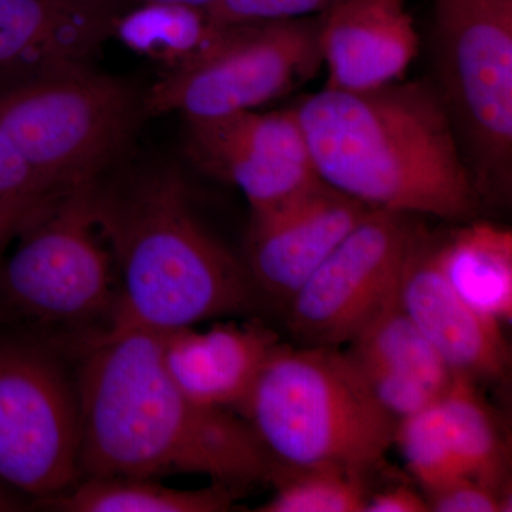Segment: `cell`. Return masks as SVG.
Returning <instances> with one entry per match:
<instances>
[{"mask_svg":"<svg viewBox=\"0 0 512 512\" xmlns=\"http://www.w3.org/2000/svg\"><path fill=\"white\" fill-rule=\"evenodd\" d=\"M82 478L197 474L239 490L275 463L247 421L192 402L163 362L161 333H104L77 367Z\"/></svg>","mask_w":512,"mask_h":512,"instance_id":"6da1fadb","label":"cell"},{"mask_svg":"<svg viewBox=\"0 0 512 512\" xmlns=\"http://www.w3.org/2000/svg\"><path fill=\"white\" fill-rule=\"evenodd\" d=\"M295 113L319 180L373 210L466 221L483 205L433 80L325 87Z\"/></svg>","mask_w":512,"mask_h":512,"instance_id":"7a4b0ae2","label":"cell"},{"mask_svg":"<svg viewBox=\"0 0 512 512\" xmlns=\"http://www.w3.org/2000/svg\"><path fill=\"white\" fill-rule=\"evenodd\" d=\"M97 208L119 282L106 333H165L256 308L244 261L198 220L174 170L144 171L110 190L97 184Z\"/></svg>","mask_w":512,"mask_h":512,"instance_id":"3957f363","label":"cell"},{"mask_svg":"<svg viewBox=\"0 0 512 512\" xmlns=\"http://www.w3.org/2000/svg\"><path fill=\"white\" fill-rule=\"evenodd\" d=\"M237 414L278 466L366 473L382 464L397 426L345 350L282 342Z\"/></svg>","mask_w":512,"mask_h":512,"instance_id":"277c9868","label":"cell"},{"mask_svg":"<svg viewBox=\"0 0 512 512\" xmlns=\"http://www.w3.org/2000/svg\"><path fill=\"white\" fill-rule=\"evenodd\" d=\"M99 178L53 194L30 212L0 262V322L83 335L110 329L116 266L97 208Z\"/></svg>","mask_w":512,"mask_h":512,"instance_id":"5b68a950","label":"cell"},{"mask_svg":"<svg viewBox=\"0 0 512 512\" xmlns=\"http://www.w3.org/2000/svg\"><path fill=\"white\" fill-rule=\"evenodd\" d=\"M434 86L481 200L512 185V0H433Z\"/></svg>","mask_w":512,"mask_h":512,"instance_id":"8992f818","label":"cell"},{"mask_svg":"<svg viewBox=\"0 0 512 512\" xmlns=\"http://www.w3.org/2000/svg\"><path fill=\"white\" fill-rule=\"evenodd\" d=\"M143 113L144 97L86 66L33 74L0 92V128L55 190L97 180Z\"/></svg>","mask_w":512,"mask_h":512,"instance_id":"52a82bcc","label":"cell"},{"mask_svg":"<svg viewBox=\"0 0 512 512\" xmlns=\"http://www.w3.org/2000/svg\"><path fill=\"white\" fill-rule=\"evenodd\" d=\"M76 375L28 329L0 322V480L35 507L80 480Z\"/></svg>","mask_w":512,"mask_h":512,"instance_id":"ba28073f","label":"cell"},{"mask_svg":"<svg viewBox=\"0 0 512 512\" xmlns=\"http://www.w3.org/2000/svg\"><path fill=\"white\" fill-rule=\"evenodd\" d=\"M320 66L319 16L218 26L204 49L151 87L144 113L208 120L258 110Z\"/></svg>","mask_w":512,"mask_h":512,"instance_id":"9c48e42d","label":"cell"},{"mask_svg":"<svg viewBox=\"0 0 512 512\" xmlns=\"http://www.w3.org/2000/svg\"><path fill=\"white\" fill-rule=\"evenodd\" d=\"M420 227L414 215L370 211L286 305L295 338L328 348L352 342L397 298Z\"/></svg>","mask_w":512,"mask_h":512,"instance_id":"30bf717a","label":"cell"},{"mask_svg":"<svg viewBox=\"0 0 512 512\" xmlns=\"http://www.w3.org/2000/svg\"><path fill=\"white\" fill-rule=\"evenodd\" d=\"M185 121L188 156L235 185L251 215L274 210L319 181L295 109Z\"/></svg>","mask_w":512,"mask_h":512,"instance_id":"8fae6325","label":"cell"},{"mask_svg":"<svg viewBox=\"0 0 512 512\" xmlns=\"http://www.w3.org/2000/svg\"><path fill=\"white\" fill-rule=\"evenodd\" d=\"M372 210L319 180L274 210L252 214L244 264L259 299L285 309Z\"/></svg>","mask_w":512,"mask_h":512,"instance_id":"7c38bea8","label":"cell"},{"mask_svg":"<svg viewBox=\"0 0 512 512\" xmlns=\"http://www.w3.org/2000/svg\"><path fill=\"white\" fill-rule=\"evenodd\" d=\"M397 299L454 375L497 382L510 370L501 323L481 315L448 284L436 258V235L420 227L400 276Z\"/></svg>","mask_w":512,"mask_h":512,"instance_id":"4fadbf2b","label":"cell"},{"mask_svg":"<svg viewBox=\"0 0 512 512\" xmlns=\"http://www.w3.org/2000/svg\"><path fill=\"white\" fill-rule=\"evenodd\" d=\"M328 89L365 92L399 82L419 53L407 0H338L319 15Z\"/></svg>","mask_w":512,"mask_h":512,"instance_id":"5bb4252c","label":"cell"},{"mask_svg":"<svg viewBox=\"0 0 512 512\" xmlns=\"http://www.w3.org/2000/svg\"><path fill=\"white\" fill-rule=\"evenodd\" d=\"M279 343L278 333L259 320L161 333L164 366L178 389L201 406L235 413Z\"/></svg>","mask_w":512,"mask_h":512,"instance_id":"9a60e30c","label":"cell"},{"mask_svg":"<svg viewBox=\"0 0 512 512\" xmlns=\"http://www.w3.org/2000/svg\"><path fill=\"white\" fill-rule=\"evenodd\" d=\"M346 346L377 402L397 421L439 400L456 376L397 298Z\"/></svg>","mask_w":512,"mask_h":512,"instance_id":"2e32d148","label":"cell"},{"mask_svg":"<svg viewBox=\"0 0 512 512\" xmlns=\"http://www.w3.org/2000/svg\"><path fill=\"white\" fill-rule=\"evenodd\" d=\"M119 9L99 0H0V70L86 66L113 35Z\"/></svg>","mask_w":512,"mask_h":512,"instance_id":"e0dca14e","label":"cell"},{"mask_svg":"<svg viewBox=\"0 0 512 512\" xmlns=\"http://www.w3.org/2000/svg\"><path fill=\"white\" fill-rule=\"evenodd\" d=\"M436 258L448 284L471 308L495 322H511L510 229L477 221L436 235Z\"/></svg>","mask_w":512,"mask_h":512,"instance_id":"ac0fdd59","label":"cell"},{"mask_svg":"<svg viewBox=\"0 0 512 512\" xmlns=\"http://www.w3.org/2000/svg\"><path fill=\"white\" fill-rule=\"evenodd\" d=\"M238 490L214 483L200 490L167 487L154 478H82L42 508L60 512H225Z\"/></svg>","mask_w":512,"mask_h":512,"instance_id":"d6986e66","label":"cell"},{"mask_svg":"<svg viewBox=\"0 0 512 512\" xmlns=\"http://www.w3.org/2000/svg\"><path fill=\"white\" fill-rule=\"evenodd\" d=\"M440 402L464 476L495 487H511L507 485V443L477 383L454 376Z\"/></svg>","mask_w":512,"mask_h":512,"instance_id":"ffe728a7","label":"cell"},{"mask_svg":"<svg viewBox=\"0 0 512 512\" xmlns=\"http://www.w3.org/2000/svg\"><path fill=\"white\" fill-rule=\"evenodd\" d=\"M217 29L205 9L150 3L119 13L113 35L128 49L174 70L204 49Z\"/></svg>","mask_w":512,"mask_h":512,"instance_id":"44dd1931","label":"cell"},{"mask_svg":"<svg viewBox=\"0 0 512 512\" xmlns=\"http://www.w3.org/2000/svg\"><path fill=\"white\" fill-rule=\"evenodd\" d=\"M366 471L336 466L288 467L276 464L275 494L258 512H363L369 490Z\"/></svg>","mask_w":512,"mask_h":512,"instance_id":"7402d4cb","label":"cell"},{"mask_svg":"<svg viewBox=\"0 0 512 512\" xmlns=\"http://www.w3.org/2000/svg\"><path fill=\"white\" fill-rule=\"evenodd\" d=\"M424 493L466 477L440 399L397 421L394 443Z\"/></svg>","mask_w":512,"mask_h":512,"instance_id":"603a6c76","label":"cell"},{"mask_svg":"<svg viewBox=\"0 0 512 512\" xmlns=\"http://www.w3.org/2000/svg\"><path fill=\"white\" fill-rule=\"evenodd\" d=\"M338 0H217L207 8L215 26L274 22L322 15Z\"/></svg>","mask_w":512,"mask_h":512,"instance_id":"cb8c5ba5","label":"cell"},{"mask_svg":"<svg viewBox=\"0 0 512 512\" xmlns=\"http://www.w3.org/2000/svg\"><path fill=\"white\" fill-rule=\"evenodd\" d=\"M511 487H495L477 478L463 477L424 493L429 511L501 512L511 511Z\"/></svg>","mask_w":512,"mask_h":512,"instance_id":"d4e9b609","label":"cell"},{"mask_svg":"<svg viewBox=\"0 0 512 512\" xmlns=\"http://www.w3.org/2000/svg\"><path fill=\"white\" fill-rule=\"evenodd\" d=\"M55 190L33 170L8 134L0 128V207L35 204L52 197Z\"/></svg>","mask_w":512,"mask_h":512,"instance_id":"484cf974","label":"cell"},{"mask_svg":"<svg viewBox=\"0 0 512 512\" xmlns=\"http://www.w3.org/2000/svg\"><path fill=\"white\" fill-rule=\"evenodd\" d=\"M426 497L409 487H392L369 495L363 512H427Z\"/></svg>","mask_w":512,"mask_h":512,"instance_id":"4316f807","label":"cell"},{"mask_svg":"<svg viewBox=\"0 0 512 512\" xmlns=\"http://www.w3.org/2000/svg\"><path fill=\"white\" fill-rule=\"evenodd\" d=\"M43 201L36 202V204L5 205V207H0V262H2L3 251H5L10 239L15 238L16 232H18L23 221Z\"/></svg>","mask_w":512,"mask_h":512,"instance_id":"83f0119b","label":"cell"},{"mask_svg":"<svg viewBox=\"0 0 512 512\" xmlns=\"http://www.w3.org/2000/svg\"><path fill=\"white\" fill-rule=\"evenodd\" d=\"M33 508H36L35 504L28 497L0 480V512L29 511Z\"/></svg>","mask_w":512,"mask_h":512,"instance_id":"f1b7e54d","label":"cell"},{"mask_svg":"<svg viewBox=\"0 0 512 512\" xmlns=\"http://www.w3.org/2000/svg\"><path fill=\"white\" fill-rule=\"evenodd\" d=\"M104 5L113 6L120 9L121 6L131 5H150V3H163V5H183L191 6V8L207 9L214 5L217 0H99Z\"/></svg>","mask_w":512,"mask_h":512,"instance_id":"f546056e","label":"cell"}]
</instances>
